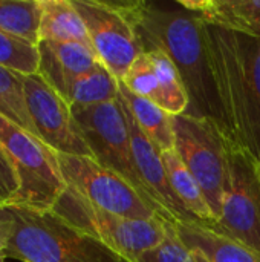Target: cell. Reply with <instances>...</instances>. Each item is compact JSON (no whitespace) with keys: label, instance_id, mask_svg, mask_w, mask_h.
Wrapping results in <instances>:
<instances>
[{"label":"cell","instance_id":"24","mask_svg":"<svg viewBox=\"0 0 260 262\" xmlns=\"http://www.w3.org/2000/svg\"><path fill=\"white\" fill-rule=\"evenodd\" d=\"M172 221L167 224L164 239L153 249L139 255L135 262H195L192 252L179 238Z\"/></svg>","mask_w":260,"mask_h":262},{"label":"cell","instance_id":"9","mask_svg":"<svg viewBox=\"0 0 260 262\" xmlns=\"http://www.w3.org/2000/svg\"><path fill=\"white\" fill-rule=\"evenodd\" d=\"M72 114L93 160L106 169L121 175L155 206H158L147 193L136 172L129 126L121 100L118 98L115 101L92 106H72Z\"/></svg>","mask_w":260,"mask_h":262},{"label":"cell","instance_id":"4","mask_svg":"<svg viewBox=\"0 0 260 262\" xmlns=\"http://www.w3.org/2000/svg\"><path fill=\"white\" fill-rule=\"evenodd\" d=\"M52 210L130 262L159 244L166 236L169 221H172L166 218L132 220L113 215L92 206L67 186Z\"/></svg>","mask_w":260,"mask_h":262},{"label":"cell","instance_id":"2","mask_svg":"<svg viewBox=\"0 0 260 262\" xmlns=\"http://www.w3.org/2000/svg\"><path fill=\"white\" fill-rule=\"evenodd\" d=\"M202 34L225 129L260 163V38L204 20Z\"/></svg>","mask_w":260,"mask_h":262},{"label":"cell","instance_id":"1","mask_svg":"<svg viewBox=\"0 0 260 262\" xmlns=\"http://www.w3.org/2000/svg\"><path fill=\"white\" fill-rule=\"evenodd\" d=\"M127 6L144 51H162L178 69L190 98L187 114L213 118L224 124L201 17L184 8L169 9L141 0L127 2Z\"/></svg>","mask_w":260,"mask_h":262},{"label":"cell","instance_id":"13","mask_svg":"<svg viewBox=\"0 0 260 262\" xmlns=\"http://www.w3.org/2000/svg\"><path fill=\"white\" fill-rule=\"evenodd\" d=\"M123 109H124L127 126H129L133 163L147 193L166 212V215L170 220H195L182 207L175 192L172 190L159 149L143 134V130L138 127L135 118L132 117L130 111L127 109L124 103H123Z\"/></svg>","mask_w":260,"mask_h":262},{"label":"cell","instance_id":"14","mask_svg":"<svg viewBox=\"0 0 260 262\" xmlns=\"http://www.w3.org/2000/svg\"><path fill=\"white\" fill-rule=\"evenodd\" d=\"M38 74L61 95L83 74L92 71L101 60L92 46L74 41H40Z\"/></svg>","mask_w":260,"mask_h":262},{"label":"cell","instance_id":"3","mask_svg":"<svg viewBox=\"0 0 260 262\" xmlns=\"http://www.w3.org/2000/svg\"><path fill=\"white\" fill-rule=\"evenodd\" d=\"M0 253L21 262H130L52 209L0 204Z\"/></svg>","mask_w":260,"mask_h":262},{"label":"cell","instance_id":"22","mask_svg":"<svg viewBox=\"0 0 260 262\" xmlns=\"http://www.w3.org/2000/svg\"><path fill=\"white\" fill-rule=\"evenodd\" d=\"M0 115L11 120L26 132L35 134V127L29 118L23 94V75L0 64ZM38 138V137H37Z\"/></svg>","mask_w":260,"mask_h":262},{"label":"cell","instance_id":"15","mask_svg":"<svg viewBox=\"0 0 260 262\" xmlns=\"http://www.w3.org/2000/svg\"><path fill=\"white\" fill-rule=\"evenodd\" d=\"M173 227L188 250L208 262H260V253L198 220H173Z\"/></svg>","mask_w":260,"mask_h":262},{"label":"cell","instance_id":"8","mask_svg":"<svg viewBox=\"0 0 260 262\" xmlns=\"http://www.w3.org/2000/svg\"><path fill=\"white\" fill-rule=\"evenodd\" d=\"M0 143L18 175L20 193L15 203L52 209L66 190L57 154L3 115H0Z\"/></svg>","mask_w":260,"mask_h":262},{"label":"cell","instance_id":"20","mask_svg":"<svg viewBox=\"0 0 260 262\" xmlns=\"http://www.w3.org/2000/svg\"><path fill=\"white\" fill-rule=\"evenodd\" d=\"M121 81L101 63L75 78L61 97L72 106H92L120 98Z\"/></svg>","mask_w":260,"mask_h":262},{"label":"cell","instance_id":"17","mask_svg":"<svg viewBox=\"0 0 260 262\" xmlns=\"http://www.w3.org/2000/svg\"><path fill=\"white\" fill-rule=\"evenodd\" d=\"M40 41H74L92 46L86 25L72 0H41Z\"/></svg>","mask_w":260,"mask_h":262},{"label":"cell","instance_id":"23","mask_svg":"<svg viewBox=\"0 0 260 262\" xmlns=\"http://www.w3.org/2000/svg\"><path fill=\"white\" fill-rule=\"evenodd\" d=\"M38 48L0 32V64L21 75L38 72Z\"/></svg>","mask_w":260,"mask_h":262},{"label":"cell","instance_id":"5","mask_svg":"<svg viewBox=\"0 0 260 262\" xmlns=\"http://www.w3.org/2000/svg\"><path fill=\"white\" fill-rule=\"evenodd\" d=\"M173 130L178 157L199 183L219 220L230 134L221 121L192 114L173 117Z\"/></svg>","mask_w":260,"mask_h":262},{"label":"cell","instance_id":"11","mask_svg":"<svg viewBox=\"0 0 260 262\" xmlns=\"http://www.w3.org/2000/svg\"><path fill=\"white\" fill-rule=\"evenodd\" d=\"M23 94L35 134L55 154L92 157L75 123L70 104L37 72L23 75Z\"/></svg>","mask_w":260,"mask_h":262},{"label":"cell","instance_id":"16","mask_svg":"<svg viewBox=\"0 0 260 262\" xmlns=\"http://www.w3.org/2000/svg\"><path fill=\"white\" fill-rule=\"evenodd\" d=\"M178 5L213 26L260 38V0H179Z\"/></svg>","mask_w":260,"mask_h":262},{"label":"cell","instance_id":"18","mask_svg":"<svg viewBox=\"0 0 260 262\" xmlns=\"http://www.w3.org/2000/svg\"><path fill=\"white\" fill-rule=\"evenodd\" d=\"M161 155H162V161L167 170L172 190L175 192L182 207L199 223L207 224V226L216 224L218 218L213 213L204 195V190L201 189L199 183L192 175V172L181 161L176 150L172 149V150L162 152Z\"/></svg>","mask_w":260,"mask_h":262},{"label":"cell","instance_id":"26","mask_svg":"<svg viewBox=\"0 0 260 262\" xmlns=\"http://www.w3.org/2000/svg\"><path fill=\"white\" fill-rule=\"evenodd\" d=\"M192 252V255H193V261L195 262H208L199 252H195V250H190Z\"/></svg>","mask_w":260,"mask_h":262},{"label":"cell","instance_id":"7","mask_svg":"<svg viewBox=\"0 0 260 262\" xmlns=\"http://www.w3.org/2000/svg\"><path fill=\"white\" fill-rule=\"evenodd\" d=\"M210 227L260 253V163L233 138L227 149L221 215Z\"/></svg>","mask_w":260,"mask_h":262},{"label":"cell","instance_id":"6","mask_svg":"<svg viewBox=\"0 0 260 262\" xmlns=\"http://www.w3.org/2000/svg\"><path fill=\"white\" fill-rule=\"evenodd\" d=\"M66 186L92 206L132 220L166 218L164 212L121 175L106 169L93 158L57 154Z\"/></svg>","mask_w":260,"mask_h":262},{"label":"cell","instance_id":"21","mask_svg":"<svg viewBox=\"0 0 260 262\" xmlns=\"http://www.w3.org/2000/svg\"><path fill=\"white\" fill-rule=\"evenodd\" d=\"M41 0H0V32L38 46Z\"/></svg>","mask_w":260,"mask_h":262},{"label":"cell","instance_id":"12","mask_svg":"<svg viewBox=\"0 0 260 262\" xmlns=\"http://www.w3.org/2000/svg\"><path fill=\"white\" fill-rule=\"evenodd\" d=\"M121 84L135 95H139L170 115L188 112L190 98L182 78L172 60L159 49L141 52L121 80Z\"/></svg>","mask_w":260,"mask_h":262},{"label":"cell","instance_id":"27","mask_svg":"<svg viewBox=\"0 0 260 262\" xmlns=\"http://www.w3.org/2000/svg\"><path fill=\"white\" fill-rule=\"evenodd\" d=\"M0 262H6V258H5V256H3L2 253H0Z\"/></svg>","mask_w":260,"mask_h":262},{"label":"cell","instance_id":"10","mask_svg":"<svg viewBox=\"0 0 260 262\" xmlns=\"http://www.w3.org/2000/svg\"><path fill=\"white\" fill-rule=\"evenodd\" d=\"M72 2L84 20L98 58L121 81L136 57L144 52L127 2Z\"/></svg>","mask_w":260,"mask_h":262},{"label":"cell","instance_id":"25","mask_svg":"<svg viewBox=\"0 0 260 262\" xmlns=\"http://www.w3.org/2000/svg\"><path fill=\"white\" fill-rule=\"evenodd\" d=\"M18 193H20L18 175L0 143V204L15 203Z\"/></svg>","mask_w":260,"mask_h":262},{"label":"cell","instance_id":"19","mask_svg":"<svg viewBox=\"0 0 260 262\" xmlns=\"http://www.w3.org/2000/svg\"><path fill=\"white\" fill-rule=\"evenodd\" d=\"M120 98L130 111L138 127L159 149L161 154L175 149L173 115L158 104L132 94L123 84H120Z\"/></svg>","mask_w":260,"mask_h":262}]
</instances>
